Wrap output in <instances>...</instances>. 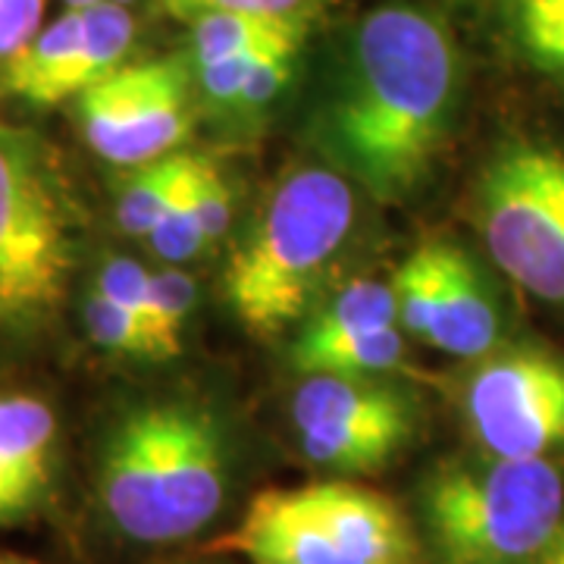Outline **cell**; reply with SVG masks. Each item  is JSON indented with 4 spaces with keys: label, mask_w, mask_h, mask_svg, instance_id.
<instances>
[{
    "label": "cell",
    "mask_w": 564,
    "mask_h": 564,
    "mask_svg": "<svg viewBox=\"0 0 564 564\" xmlns=\"http://www.w3.org/2000/svg\"><path fill=\"white\" fill-rule=\"evenodd\" d=\"M462 88V47L448 22L414 3H383L355 25L311 141L367 195L404 202L440 161Z\"/></svg>",
    "instance_id": "cell-1"
},
{
    "label": "cell",
    "mask_w": 564,
    "mask_h": 564,
    "mask_svg": "<svg viewBox=\"0 0 564 564\" xmlns=\"http://www.w3.org/2000/svg\"><path fill=\"white\" fill-rule=\"evenodd\" d=\"M95 489L104 518L129 543L192 540L229 499V430L192 399L132 404L104 433Z\"/></svg>",
    "instance_id": "cell-2"
},
{
    "label": "cell",
    "mask_w": 564,
    "mask_h": 564,
    "mask_svg": "<svg viewBox=\"0 0 564 564\" xmlns=\"http://www.w3.org/2000/svg\"><path fill=\"white\" fill-rule=\"evenodd\" d=\"M355 223L358 192L339 170L302 166L289 173L226 270L236 321L254 336L304 321Z\"/></svg>",
    "instance_id": "cell-3"
},
{
    "label": "cell",
    "mask_w": 564,
    "mask_h": 564,
    "mask_svg": "<svg viewBox=\"0 0 564 564\" xmlns=\"http://www.w3.org/2000/svg\"><path fill=\"white\" fill-rule=\"evenodd\" d=\"M564 518L552 458H448L421 480L423 545L433 564H533Z\"/></svg>",
    "instance_id": "cell-4"
},
{
    "label": "cell",
    "mask_w": 564,
    "mask_h": 564,
    "mask_svg": "<svg viewBox=\"0 0 564 564\" xmlns=\"http://www.w3.org/2000/svg\"><path fill=\"white\" fill-rule=\"evenodd\" d=\"M210 549L251 564H426L402 508L351 480L263 489Z\"/></svg>",
    "instance_id": "cell-5"
},
{
    "label": "cell",
    "mask_w": 564,
    "mask_h": 564,
    "mask_svg": "<svg viewBox=\"0 0 564 564\" xmlns=\"http://www.w3.org/2000/svg\"><path fill=\"white\" fill-rule=\"evenodd\" d=\"M76 239V202L54 154L0 122V329H29L57 311Z\"/></svg>",
    "instance_id": "cell-6"
},
{
    "label": "cell",
    "mask_w": 564,
    "mask_h": 564,
    "mask_svg": "<svg viewBox=\"0 0 564 564\" xmlns=\"http://www.w3.org/2000/svg\"><path fill=\"white\" fill-rule=\"evenodd\" d=\"M477 223L508 280L564 307V151L543 141H505L477 185Z\"/></svg>",
    "instance_id": "cell-7"
},
{
    "label": "cell",
    "mask_w": 564,
    "mask_h": 564,
    "mask_svg": "<svg viewBox=\"0 0 564 564\" xmlns=\"http://www.w3.org/2000/svg\"><path fill=\"white\" fill-rule=\"evenodd\" d=\"M304 458L323 470L358 477L383 470L417 433L414 399L383 377L314 370L289 399Z\"/></svg>",
    "instance_id": "cell-8"
},
{
    "label": "cell",
    "mask_w": 564,
    "mask_h": 564,
    "mask_svg": "<svg viewBox=\"0 0 564 564\" xmlns=\"http://www.w3.org/2000/svg\"><path fill=\"white\" fill-rule=\"evenodd\" d=\"M464 421L496 458H552L564 448V358L518 345L477 358L464 380Z\"/></svg>",
    "instance_id": "cell-9"
},
{
    "label": "cell",
    "mask_w": 564,
    "mask_h": 564,
    "mask_svg": "<svg viewBox=\"0 0 564 564\" xmlns=\"http://www.w3.org/2000/svg\"><path fill=\"white\" fill-rule=\"evenodd\" d=\"M76 117L101 161L129 170L158 161L188 135V69L173 57L126 61L82 91Z\"/></svg>",
    "instance_id": "cell-10"
},
{
    "label": "cell",
    "mask_w": 564,
    "mask_h": 564,
    "mask_svg": "<svg viewBox=\"0 0 564 564\" xmlns=\"http://www.w3.org/2000/svg\"><path fill=\"white\" fill-rule=\"evenodd\" d=\"M61 426L54 408L25 392H0V527L35 518L54 492Z\"/></svg>",
    "instance_id": "cell-11"
},
{
    "label": "cell",
    "mask_w": 564,
    "mask_h": 564,
    "mask_svg": "<svg viewBox=\"0 0 564 564\" xmlns=\"http://www.w3.org/2000/svg\"><path fill=\"white\" fill-rule=\"evenodd\" d=\"M426 343L455 358H484L502 343V311L480 267L458 245L443 242L440 295Z\"/></svg>",
    "instance_id": "cell-12"
},
{
    "label": "cell",
    "mask_w": 564,
    "mask_h": 564,
    "mask_svg": "<svg viewBox=\"0 0 564 564\" xmlns=\"http://www.w3.org/2000/svg\"><path fill=\"white\" fill-rule=\"evenodd\" d=\"M85 10L63 7L61 17L44 22L32 41L0 69V91L32 107L69 101V79L79 57Z\"/></svg>",
    "instance_id": "cell-13"
},
{
    "label": "cell",
    "mask_w": 564,
    "mask_h": 564,
    "mask_svg": "<svg viewBox=\"0 0 564 564\" xmlns=\"http://www.w3.org/2000/svg\"><path fill=\"white\" fill-rule=\"evenodd\" d=\"M386 326H402L392 280L364 276V280L348 282L323 307L304 317L302 333L292 345V364L302 367L307 358H314L329 345H339L351 336L386 329Z\"/></svg>",
    "instance_id": "cell-14"
},
{
    "label": "cell",
    "mask_w": 564,
    "mask_h": 564,
    "mask_svg": "<svg viewBox=\"0 0 564 564\" xmlns=\"http://www.w3.org/2000/svg\"><path fill=\"white\" fill-rule=\"evenodd\" d=\"M188 57L192 66L226 61L270 41L307 32V13L299 17H254V13H207L188 22Z\"/></svg>",
    "instance_id": "cell-15"
},
{
    "label": "cell",
    "mask_w": 564,
    "mask_h": 564,
    "mask_svg": "<svg viewBox=\"0 0 564 564\" xmlns=\"http://www.w3.org/2000/svg\"><path fill=\"white\" fill-rule=\"evenodd\" d=\"M195 154L173 151L163 154L158 161H148L135 166L132 180L122 185L117 195V226L132 239H148L154 223L161 220L166 204L173 202V195L180 192L182 180L192 166Z\"/></svg>",
    "instance_id": "cell-16"
},
{
    "label": "cell",
    "mask_w": 564,
    "mask_h": 564,
    "mask_svg": "<svg viewBox=\"0 0 564 564\" xmlns=\"http://www.w3.org/2000/svg\"><path fill=\"white\" fill-rule=\"evenodd\" d=\"M502 25L530 66L564 82V0H502Z\"/></svg>",
    "instance_id": "cell-17"
},
{
    "label": "cell",
    "mask_w": 564,
    "mask_h": 564,
    "mask_svg": "<svg viewBox=\"0 0 564 564\" xmlns=\"http://www.w3.org/2000/svg\"><path fill=\"white\" fill-rule=\"evenodd\" d=\"M408 361V333L402 326H386L373 333L351 336L339 345H329L299 367L302 373L329 370V373H355V377H386Z\"/></svg>",
    "instance_id": "cell-18"
},
{
    "label": "cell",
    "mask_w": 564,
    "mask_h": 564,
    "mask_svg": "<svg viewBox=\"0 0 564 564\" xmlns=\"http://www.w3.org/2000/svg\"><path fill=\"white\" fill-rule=\"evenodd\" d=\"M148 242L158 251L161 261L176 263V267L210 251L207 236H204L202 214H198V158H192V166L182 180L180 192L166 204L161 220L154 223Z\"/></svg>",
    "instance_id": "cell-19"
},
{
    "label": "cell",
    "mask_w": 564,
    "mask_h": 564,
    "mask_svg": "<svg viewBox=\"0 0 564 564\" xmlns=\"http://www.w3.org/2000/svg\"><path fill=\"white\" fill-rule=\"evenodd\" d=\"M440 270H443V242L417 245L392 276L395 302H399V323L408 336L426 339L433 307L440 295Z\"/></svg>",
    "instance_id": "cell-20"
},
{
    "label": "cell",
    "mask_w": 564,
    "mask_h": 564,
    "mask_svg": "<svg viewBox=\"0 0 564 564\" xmlns=\"http://www.w3.org/2000/svg\"><path fill=\"white\" fill-rule=\"evenodd\" d=\"M82 323H85L88 339L98 348H104V351L122 355V358L158 361V351H154L148 326L135 314H129L126 307L101 295L95 285L82 299Z\"/></svg>",
    "instance_id": "cell-21"
},
{
    "label": "cell",
    "mask_w": 564,
    "mask_h": 564,
    "mask_svg": "<svg viewBox=\"0 0 564 564\" xmlns=\"http://www.w3.org/2000/svg\"><path fill=\"white\" fill-rule=\"evenodd\" d=\"M192 311H195V280L182 267L170 263L166 270L151 273V336H154L158 361H170L180 355L182 333Z\"/></svg>",
    "instance_id": "cell-22"
},
{
    "label": "cell",
    "mask_w": 564,
    "mask_h": 564,
    "mask_svg": "<svg viewBox=\"0 0 564 564\" xmlns=\"http://www.w3.org/2000/svg\"><path fill=\"white\" fill-rule=\"evenodd\" d=\"M91 285L110 302L135 314L151 333V270H144L141 263L129 261V258H110L98 270ZM151 343H154V336H151Z\"/></svg>",
    "instance_id": "cell-23"
},
{
    "label": "cell",
    "mask_w": 564,
    "mask_h": 564,
    "mask_svg": "<svg viewBox=\"0 0 564 564\" xmlns=\"http://www.w3.org/2000/svg\"><path fill=\"white\" fill-rule=\"evenodd\" d=\"M198 214H202L207 245L214 248L232 226L236 198L220 166L207 158H198Z\"/></svg>",
    "instance_id": "cell-24"
},
{
    "label": "cell",
    "mask_w": 564,
    "mask_h": 564,
    "mask_svg": "<svg viewBox=\"0 0 564 564\" xmlns=\"http://www.w3.org/2000/svg\"><path fill=\"white\" fill-rule=\"evenodd\" d=\"M170 13L198 20L207 13H254V17H299L307 13V0H163Z\"/></svg>",
    "instance_id": "cell-25"
},
{
    "label": "cell",
    "mask_w": 564,
    "mask_h": 564,
    "mask_svg": "<svg viewBox=\"0 0 564 564\" xmlns=\"http://www.w3.org/2000/svg\"><path fill=\"white\" fill-rule=\"evenodd\" d=\"M47 0H0V69L20 54L44 25Z\"/></svg>",
    "instance_id": "cell-26"
},
{
    "label": "cell",
    "mask_w": 564,
    "mask_h": 564,
    "mask_svg": "<svg viewBox=\"0 0 564 564\" xmlns=\"http://www.w3.org/2000/svg\"><path fill=\"white\" fill-rule=\"evenodd\" d=\"M533 564H564V518L558 530L552 533V540L545 543V549L540 552V558Z\"/></svg>",
    "instance_id": "cell-27"
},
{
    "label": "cell",
    "mask_w": 564,
    "mask_h": 564,
    "mask_svg": "<svg viewBox=\"0 0 564 564\" xmlns=\"http://www.w3.org/2000/svg\"><path fill=\"white\" fill-rule=\"evenodd\" d=\"M63 7H91V3H120V7H132L135 0H61Z\"/></svg>",
    "instance_id": "cell-28"
},
{
    "label": "cell",
    "mask_w": 564,
    "mask_h": 564,
    "mask_svg": "<svg viewBox=\"0 0 564 564\" xmlns=\"http://www.w3.org/2000/svg\"><path fill=\"white\" fill-rule=\"evenodd\" d=\"M0 564H41V562H32V558H22V555H3V552H0Z\"/></svg>",
    "instance_id": "cell-29"
}]
</instances>
